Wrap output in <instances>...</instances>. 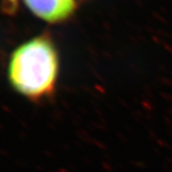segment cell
Instances as JSON below:
<instances>
[{"instance_id": "6da1fadb", "label": "cell", "mask_w": 172, "mask_h": 172, "mask_svg": "<svg viewBox=\"0 0 172 172\" xmlns=\"http://www.w3.org/2000/svg\"><path fill=\"white\" fill-rule=\"evenodd\" d=\"M59 60L56 46L46 35L19 46L12 56L8 76L18 93L30 100L50 97L56 89Z\"/></svg>"}, {"instance_id": "7a4b0ae2", "label": "cell", "mask_w": 172, "mask_h": 172, "mask_svg": "<svg viewBox=\"0 0 172 172\" xmlns=\"http://www.w3.org/2000/svg\"><path fill=\"white\" fill-rule=\"evenodd\" d=\"M27 7L41 19L58 23L68 19L76 10V0H23ZM10 10L15 9L16 0H6Z\"/></svg>"}]
</instances>
